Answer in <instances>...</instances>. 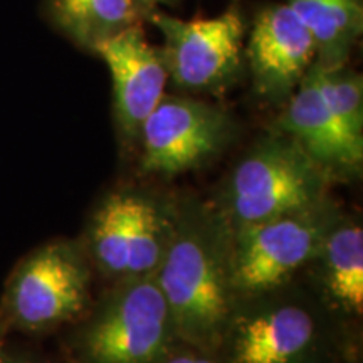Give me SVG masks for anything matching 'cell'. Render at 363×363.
<instances>
[{
  "label": "cell",
  "instance_id": "obj_1",
  "mask_svg": "<svg viewBox=\"0 0 363 363\" xmlns=\"http://www.w3.org/2000/svg\"><path fill=\"white\" fill-rule=\"evenodd\" d=\"M230 238L214 203L177 197L174 234L153 276L177 338L216 353L238 303Z\"/></svg>",
  "mask_w": 363,
  "mask_h": 363
},
{
  "label": "cell",
  "instance_id": "obj_2",
  "mask_svg": "<svg viewBox=\"0 0 363 363\" xmlns=\"http://www.w3.org/2000/svg\"><path fill=\"white\" fill-rule=\"evenodd\" d=\"M224 363H342L357 355L310 291L284 288L239 298L217 348Z\"/></svg>",
  "mask_w": 363,
  "mask_h": 363
},
{
  "label": "cell",
  "instance_id": "obj_3",
  "mask_svg": "<svg viewBox=\"0 0 363 363\" xmlns=\"http://www.w3.org/2000/svg\"><path fill=\"white\" fill-rule=\"evenodd\" d=\"M65 330L66 363H160L177 338L153 278L113 283Z\"/></svg>",
  "mask_w": 363,
  "mask_h": 363
},
{
  "label": "cell",
  "instance_id": "obj_4",
  "mask_svg": "<svg viewBox=\"0 0 363 363\" xmlns=\"http://www.w3.org/2000/svg\"><path fill=\"white\" fill-rule=\"evenodd\" d=\"M330 185L305 150L274 128L235 163L211 202L230 229H238L323 201Z\"/></svg>",
  "mask_w": 363,
  "mask_h": 363
},
{
  "label": "cell",
  "instance_id": "obj_5",
  "mask_svg": "<svg viewBox=\"0 0 363 363\" xmlns=\"http://www.w3.org/2000/svg\"><path fill=\"white\" fill-rule=\"evenodd\" d=\"M177 197L125 185L108 192L81 240L94 272L110 283L153 278L174 234Z\"/></svg>",
  "mask_w": 363,
  "mask_h": 363
},
{
  "label": "cell",
  "instance_id": "obj_6",
  "mask_svg": "<svg viewBox=\"0 0 363 363\" xmlns=\"http://www.w3.org/2000/svg\"><path fill=\"white\" fill-rule=\"evenodd\" d=\"M93 274L79 239L43 242L9 274L0 298V320L9 333H56L74 323L93 303Z\"/></svg>",
  "mask_w": 363,
  "mask_h": 363
},
{
  "label": "cell",
  "instance_id": "obj_7",
  "mask_svg": "<svg viewBox=\"0 0 363 363\" xmlns=\"http://www.w3.org/2000/svg\"><path fill=\"white\" fill-rule=\"evenodd\" d=\"M343 208L333 199L233 230L230 261L239 298L291 284L306 271Z\"/></svg>",
  "mask_w": 363,
  "mask_h": 363
},
{
  "label": "cell",
  "instance_id": "obj_8",
  "mask_svg": "<svg viewBox=\"0 0 363 363\" xmlns=\"http://www.w3.org/2000/svg\"><path fill=\"white\" fill-rule=\"evenodd\" d=\"M150 21L162 33L163 45L158 49L175 88L222 93L238 79L246 33L238 4L212 19L182 21L150 12Z\"/></svg>",
  "mask_w": 363,
  "mask_h": 363
},
{
  "label": "cell",
  "instance_id": "obj_9",
  "mask_svg": "<svg viewBox=\"0 0 363 363\" xmlns=\"http://www.w3.org/2000/svg\"><path fill=\"white\" fill-rule=\"evenodd\" d=\"M234 118L203 99L163 96L140 131V169L174 177L216 160L235 138Z\"/></svg>",
  "mask_w": 363,
  "mask_h": 363
},
{
  "label": "cell",
  "instance_id": "obj_10",
  "mask_svg": "<svg viewBox=\"0 0 363 363\" xmlns=\"http://www.w3.org/2000/svg\"><path fill=\"white\" fill-rule=\"evenodd\" d=\"M93 54L106 62L113 81V113L121 140L135 147L150 113L165 96L169 72L160 49L133 26L96 44Z\"/></svg>",
  "mask_w": 363,
  "mask_h": 363
},
{
  "label": "cell",
  "instance_id": "obj_11",
  "mask_svg": "<svg viewBox=\"0 0 363 363\" xmlns=\"http://www.w3.org/2000/svg\"><path fill=\"white\" fill-rule=\"evenodd\" d=\"M246 57L257 96L286 103L316 61L310 30L286 6H269L254 19Z\"/></svg>",
  "mask_w": 363,
  "mask_h": 363
},
{
  "label": "cell",
  "instance_id": "obj_12",
  "mask_svg": "<svg viewBox=\"0 0 363 363\" xmlns=\"http://www.w3.org/2000/svg\"><path fill=\"white\" fill-rule=\"evenodd\" d=\"M283 131L308 153V157L333 182L355 180L362 174L363 142L353 138L331 111L320 86L316 62L286 101L276 121Z\"/></svg>",
  "mask_w": 363,
  "mask_h": 363
},
{
  "label": "cell",
  "instance_id": "obj_13",
  "mask_svg": "<svg viewBox=\"0 0 363 363\" xmlns=\"http://www.w3.org/2000/svg\"><path fill=\"white\" fill-rule=\"evenodd\" d=\"M313 294L337 323L363 315V227L360 217L342 212L306 267Z\"/></svg>",
  "mask_w": 363,
  "mask_h": 363
},
{
  "label": "cell",
  "instance_id": "obj_14",
  "mask_svg": "<svg viewBox=\"0 0 363 363\" xmlns=\"http://www.w3.org/2000/svg\"><path fill=\"white\" fill-rule=\"evenodd\" d=\"M143 12L136 0H43V16L59 34L84 51L128 27L140 26Z\"/></svg>",
  "mask_w": 363,
  "mask_h": 363
},
{
  "label": "cell",
  "instance_id": "obj_15",
  "mask_svg": "<svg viewBox=\"0 0 363 363\" xmlns=\"http://www.w3.org/2000/svg\"><path fill=\"white\" fill-rule=\"evenodd\" d=\"M288 6L315 40L316 65L323 69L347 65L363 30L360 0H288Z\"/></svg>",
  "mask_w": 363,
  "mask_h": 363
},
{
  "label": "cell",
  "instance_id": "obj_16",
  "mask_svg": "<svg viewBox=\"0 0 363 363\" xmlns=\"http://www.w3.org/2000/svg\"><path fill=\"white\" fill-rule=\"evenodd\" d=\"M318 66V65H316ZM320 86L331 111L353 138L363 142V79L347 65L323 69L318 66Z\"/></svg>",
  "mask_w": 363,
  "mask_h": 363
},
{
  "label": "cell",
  "instance_id": "obj_17",
  "mask_svg": "<svg viewBox=\"0 0 363 363\" xmlns=\"http://www.w3.org/2000/svg\"><path fill=\"white\" fill-rule=\"evenodd\" d=\"M160 363H224V360L216 352L175 338Z\"/></svg>",
  "mask_w": 363,
  "mask_h": 363
},
{
  "label": "cell",
  "instance_id": "obj_18",
  "mask_svg": "<svg viewBox=\"0 0 363 363\" xmlns=\"http://www.w3.org/2000/svg\"><path fill=\"white\" fill-rule=\"evenodd\" d=\"M0 363H66L65 360L57 362L54 358L44 355L38 350L26 347H11L6 345L2 355H0Z\"/></svg>",
  "mask_w": 363,
  "mask_h": 363
},
{
  "label": "cell",
  "instance_id": "obj_19",
  "mask_svg": "<svg viewBox=\"0 0 363 363\" xmlns=\"http://www.w3.org/2000/svg\"><path fill=\"white\" fill-rule=\"evenodd\" d=\"M136 2L140 4V6H143L147 11H150L155 4H165V6H175L179 0H136Z\"/></svg>",
  "mask_w": 363,
  "mask_h": 363
},
{
  "label": "cell",
  "instance_id": "obj_20",
  "mask_svg": "<svg viewBox=\"0 0 363 363\" xmlns=\"http://www.w3.org/2000/svg\"><path fill=\"white\" fill-rule=\"evenodd\" d=\"M9 330H7V326L4 325V321L0 320V355H2V352H4V348H6V345L9 343L7 342V337H9Z\"/></svg>",
  "mask_w": 363,
  "mask_h": 363
},
{
  "label": "cell",
  "instance_id": "obj_21",
  "mask_svg": "<svg viewBox=\"0 0 363 363\" xmlns=\"http://www.w3.org/2000/svg\"><path fill=\"white\" fill-rule=\"evenodd\" d=\"M342 363H362V362H360V358H358L357 355H352V357L345 358V360H343Z\"/></svg>",
  "mask_w": 363,
  "mask_h": 363
}]
</instances>
